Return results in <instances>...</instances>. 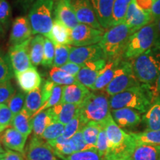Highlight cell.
Returning a JSON list of instances; mask_svg holds the SVG:
<instances>
[{
	"label": "cell",
	"instance_id": "6da1fadb",
	"mask_svg": "<svg viewBox=\"0 0 160 160\" xmlns=\"http://www.w3.org/2000/svg\"><path fill=\"white\" fill-rule=\"evenodd\" d=\"M154 102L151 86L140 83L131 88L110 97L111 111L120 108H131L145 113Z\"/></svg>",
	"mask_w": 160,
	"mask_h": 160
},
{
	"label": "cell",
	"instance_id": "7a4b0ae2",
	"mask_svg": "<svg viewBox=\"0 0 160 160\" xmlns=\"http://www.w3.org/2000/svg\"><path fill=\"white\" fill-rule=\"evenodd\" d=\"M132 34L133 32L125 22L105 31L99 45L102 50L106 60L123 58Z\"/></svg>",
	"mask_w": 160,
	"mask_h": 160
},
{
	"label": "cell",
	"instance_id": "3957f363",
	"mask_svg": "<svg viewBox=\"0 0 160 160\" xmlns=\"http://www.w3.org/2000/svg\"><path fill=\"white\" fill-rule=\"evenodd\" d=\"M109 96L103 93H91L79 105V116L84 125L94 122L103 125L111 115Z\"/></svg>",
	"mask_w": 160,
	"mask_h": 160
},
{
	"label": "cell",
	"instance_id": "277c9868",
	"mask_svg": "<svg viewBox=\"0 0 160 160\" xmlns=\"http://www.w3.org/2000/svg\"><path fill=\"white\" fill-rule=\"evenodd\" d=\"M131 61L134 74L140 83L149 85L155 83L160 73V50L152 48Z\"/></svg>",
	"mask_w": 160,
	"mask_h": 160
},
{
	"label": "cell",
	"instance_id": "5b68a950",
	"mask_svg": "<svg viewBox=\"0 0 160 160\" xmlns=\"http://www.w3.org/2000/svg\"><path fill=\"white\" fill-rule=\"evenodd\" d=\"M102 125L108 140L109 151L105 160L113 158L127 159L128 153L133 145L130 133H125L115 122L112 115L108 118Z\"/></svg>",
	"mask_w": 160,
	"mask_h": 160
},
{
	"label": "cell",
	"instance_id": "8992f818",
	"mask_svg": "<svg viewBox=\"0 0 160 160\" xmlns=\"http://www.w3.org/2000/svg\"><path fill=\"white\" fill-rule=\"evenodd\" d=\"M157 39V22H152L136 31L130 37L123 58L132 60L143 54L155 45Z\"/></svg>",
	"mask_w": 160,
	"mask_h": 160
},
{
	"label": "cell",
	"instance_id": "52a82bcc",
	"mask_svg": "<svg viewBox=\"0 0 160 160\" xmlns=\"http://www.w3.org/2000/svg\"><path fill=\"white\" fill-rule=\"evenodd\" d=\"M53 6L54 0H38L29 10L28 19L33 35L40 34L48 37L53 23Z\"/></svg>",
	"mask_w": 160,
	"mask_h": 160
},
{
	"label": "cell",
	"instance_id": "ba28073f",
	"mask_svg": "<svg viewBox=\"0 0 160 160\" xmlns=\"http://www.w3.org/2000/svg\"><path fill=\"white\" fill-rule=\"evenodd\" d=\"M139 84L140 82L134 74L131 61L122 59L113 79L104 91L109 97H112Z\"/></svg>",
	"mask_w": 160,
	"mask_h": 160
},
{
	"label": "cell",
	"instance_id": "9c48e42d",
	"mask_svg": "<svg viewBox=\"0 0 160 160\" xmlns=\"http://www.w3.org/2000/svg\"><path fill=\"white\" fill-rule=\"evenodd\" d=\"M32 38L22 43L11 45L9 48L8 54L11 60L14 75L33 67L30 58V43Z\"/></svg>",
	"mask_w": 160,
	"mask_h": 160
},
{
	"label": "cell",
	"instance_id": "30bf717a",
	"mask_svg": "<svg viewBox=\"0 0 160 160\" xmlns=\"http://www.w3.org/2000/svg\"><path fill=\"white\" fill-rule=\"evenodd\" d=\"M105 32L80 23L71 30V45L75 47L97 45L102 39Z\"/></svg>",
	"mask_w": 160,
	"mask_h": 160
},
{
	"label": "cell",
	"instance_id": "8fae6325",
	"mask_svg": "<svg viewBox=\"0 0 160 160\" xmlns=\"http://www.w3.org/2000/svg\"><path fill=\"white\" fill-rule=\"evenodd\" d=\"M25 157V160H59L53 148L37 136L30 140Z\"/></svg>",
	"mask_w": 160,
	"mask_h": 160
},
{
	"label": "cell",
	"instance_id": "7c38bea8",
	"mask_svg": "<svg viewBox=\"0 0 160 160\" xmlns=\"http://www.w3.org/2000/svg\"><path fill=\"white\" fill-rule=\"evenodd\" d=\"M79 22L91 26L93 28L105 31L97 19L90 0H68Z\"/></svg>",
	"mask_w": 160,
	"mask_h": 160
},
{
	"label": "cell",
	"instance_id": "4fadbf2b",
	"mask_svg": "<svg viewBox=\"0 0 160 160\" xmlns=\"http://www.w3.org/2000/svg\"><path fill=\"white\" fill-rule=\"evenodd\" d=\"M102 59H105V57L99 44L82 47H71L69 55V62L79 65H84Z\"/></svg>",
	"mask_w": 160,
	"mask_h": 160
},
{
	"label": "cell",
	"instance_id": "5bb4252c",
	"mask_svg": "<svg viewBox=\"0 0 160 160\" xmlns=\"http://www.w3.org/2000/svg\"><path fill=\"white\" fill-rule=\"evenodd\" d=\"M153 20L151 13L140 9L136 4L135 0H132L128 9L125 23L130 28L133 33L152 22Z\"/></svg>",
	"mask_w": 160,
	"mask_h": 160
},
{
	"label": "cell",
	"instance_id": "9a60e30c",
	"mask_svg": "<svg viewBox=\"0 0 160 160\" xmlns=\"http://www.w3.org/2000/svg\"><path fill=\"white\" fill-rule=\"evenodd\" d=\"M106 62L107 60L102 59L84 64L82 68L76 77L77 81L85 86L87 88L92 90L98 76L105 66Z\"/></svg>",
	"mask_w": 160,
	"mask_h": 160
},
{
	"label": "cell",
	"instance_id": "2e32d148",
	"mask_svg": "<svg viewBox=\"0 0 160 160\" xmlns=\"http://www.w3.org/2000/svg\"><path fill=\"white\" fill-rule=\"evenodd\" d=\"M32 29L28 18L19 17L16 18L12 25L9 42L11 45H19L31 39Z\"/></svg>",
	"mask_w": 160,
	"mask_h": 160
},
{
	"label": "cell",
	"instance_id": "e0dca14e",
	"mask_svg": "<svg viewBox=\"0 0 160 160\" xmlns=\"http://www.w3.org/2000/svg\"><path fill=\"white\" fill-rule=\"evenodd\" d=\"M111 115L115 122L123 128L137 127L142 121L141 113L131 108H120L111 111Z\"/></svg>",
	"mask_w": 160,
	"mask_h": 160
},
{
	"label": "cell",
	"instance_id": "ac0fdd59",
	"mask_svg": "<svg viewBox=\"0 0 160 160\" xmlns=\"http://www.w3.org/2000/svg\"><path fill=\"white\" fill-rule=\"evenodd\" d=\"M53 9L54 18L61 21L69 29H73L79 25V21L68 0H55Z\"/></svg>",
	"mask_w": 160,
	"mask_h": 160
},
{
	"label": "cell",
	"instance_id": "d6986e66",
	"mask_svg": "<svg viewBox=\"0 0 160 160\" xmlns=\"http://www.w3.org/2000/svg\"><path fill=\"white\" fill-rule=\"evenodd\" d=\"M93 11L102 28L107 31L111 28L112 13L114 0H90Z\"/></svg>",
	"mask_w": 160,
	"mask_h": 160
},
{
	"label": "cell",
	"instance_id": "ffe728a7",
	"mask_svg": "<svg viewBox=\"0 0 160 160\" xmlns=\"http://www.w3.org/2000/svg\"><path fill=\"white\" fill-rule=\"evenodd\" d=\"M28 137L24 136L13 128H8L0 134V141L7 149L19 152H24Z\"/></svg>",
	"mask_w": 160,
	"mask_h": 160
},
{
	"label": "cell",
	"instance_id": "44dd1931",
	"mask_svg": "<svg viewBox=\"0 0 160 160\" xmlns=\"http://www.w3.org/2000/svg\"><path fill=\"white\" fill-rule=\"evenodd\" d=\"M91 92L85 86L78 82L73 85H65L62 89V96L60 103H70L81 105Z\"/></svg>",
	"mask_w": 160,
	"mask_h": 160
},
{
	"label": "cell",
	"instance_id": "7402d4cb",
	"mask_svg": "<svg viewBox=\"0 0 160 160\" xmlns=\"http://www.w3.org/2000/svg\"><path fill=\"white\" fill-rule=\"evenodd\" d=\"M128 160H160V145H133L128 153Z\"/></svg>",
	"mask_w": 160,
	"mask_h": 160
},
{
	"label": "cell",
	"instance_id": "603a6c76",
	"mask_svg": "<svg viewBox=\"0 0 160 160\" xmlns=\"http://www.w3.org/2000/svg\"><path fill=\"white\" fill-rule=\"evenodd\" d=\"M19 88L24 92H31L40 88L42 77L35 67L26 70L25 71L15 74Z\"/></svg>",
	"mask_w": 160,
	"mask_h": 160
},
{
	"label": "cell",
	"instance_id": "cb8c5ba5",
	"mask_svg": "<svg viewBox=\"0 0 160 160\" xmlns=\"http://www.w3.org/2000/svg\"><path fill=\"white\" fill-rule=\"evenodd\" d=\"M122 58L112 59L107 60V62L104 68L102 70L98 76L96 82L93 85L92 91H102L106 88L114 77L116 71Z\"/></svg>",
	"mask_w": 160,
	"mask_h": 160
},
{
	"label": "cell",
	"instance_id": "d4e9b609",
	"mask_svg": "<svg viewBox=\"0 0 160 160\" xmlns=\"http://www.w3.org/2000/svg\"><path fill=\"white\" fill-rule=\"evenodd\" d=\"M56 122L67 125L79 113V105L70 103H59L51 108Z\"/></svg>",
	"mask_w": 160,
	"mask_h": 160
},
{
	"label": "cell",
	"instance_id": "484cf974",
	"mask_svg": "<svg viewBox=\"0 0 160 160\" xmlns=\"http://www.w3.org/2000/svg\"><path fill=\"white\" fill-rule=\"evenodd\" d=\"M48 38L51 40L54 45H71V30L57 18H54L53 27Z\"/></svg>",
	"mask_w": 160,
	"mask_h": 160
},
{
	"label": "cell",
	"instance_id": "4316f807",
	"mask_svg": "<svg viewBox=\"0 0 160 160\" xmlns=\"http://www.w3.org/2000/svg\"><path fill=\"white\" fill-rule=\"evenodd\" d=\"M55 122V118L51 108L40 112L34 116L32 119V130L34 136L41 137L45 130Z\"/></svg>",
	"mask_w": 160,
	"mask_h": 160
},
{
	"label": "cell",
	"instance_id": "83f0119b",
	"mask_svg": "<svg viewBox=\"0 0 160 160\" xmlns=\"http://www.w3.org/2000/svg\"><path fill=\"white\" fill-rule=\"evenodd\" d=\"M142 122L148 131L160 130V98L153 102L142 117Z\"/></svg>",
	"mask_w": 160,
	"mask_h": 160
},
{
	"label": "cell",
	"instance_id": "f1b7e54d",
	"mask_svg": "<svg viewBox=\"0 0 160 160\" xmlns=\"http://www.w3.org/2000/svg\"><path fill=\"white\" fill-rule=\"evenodd\" d=\"M12 128L17 130L28 137L31 134L32 130V117L25 108L22 110L17 115L13 117L11 123Z\"/></svg>",
	"mask_w": 160,
	"mask_h": 160
},
{
	"label": "cell",
	"instance_id": "f546056e",
	"mask_svg": "<svg viewBox=\"0 0 160 160\" xmlns=\"http://www.w3.org/2000/svg\"><path fill=\"white\" fill-rule=\"evenodd\" d=\"M44 41L42 35L37 34L32 38L30 43V58L33 66L41 65L44 54Z\"/></svg>",
	"mask_w": 160,
	"mask_h": 160
},
{
	"label": "cell",
	"instance_id": "4dcf8cb0",
	"mask_svg": "<svg viewBox=\"0 0 160 160\" xmlns=\"http://www.w3.org/2000/svg\"><path fill=\"white\" fill-rule=\"evenodd\" d=\"M133 145H160L159 131H146L139 133H130Z\"/></svg>",
	"mask_w": 160,
	"mask_h": 160
},
{
	"label": "cell",
	"instance_id": "1f68e13d",
	"mask_svg": "<svg viewBox=\"0 0 160 160\" xmlns=\"http://www.w3.org/2000/svg\"><path fill=\"white\" fill-rule=\"evenodd\" d=\"M43 105L42 88L33 90L28 93L25 97V108L33 118V115L39 111Z\"/></svg>",
	"mask_w": 160,
	"mask_h": 160
},
{
	"label": "cell",
	"instance_id": "d6a6232c",
	"mask_svg": "<svg viewBox=\"0 0 160 160\" xmlns=\"http://www.w3.org/2000/svg\"><path fill=\"white\" fill-rule=\"evenodd\" d=\"M132 0H114L111 27L125 22L128 9Z\"/></svg>",
	"mask_w": 160,
	"mask_h": 160
},
{
	"label": "cell",
	"instance_id": "836d02e7",
	"mask_svg": "<svg viewBox=\"0 0 160 160\" xmlns=\"http://www.w3.org/2000/svg\"><path fill=\"white\" fill-rule=\"evenodd\" d=\"M49 79L59 85H70L77 83V78L62 71L60 68L53 67L49 71Z\"/></svg>",
	"mask_w": 160,
	"mask_h": 160
},
{
	"label": "cell",
	"instance_id": "e575fe53",
	"mask_svg": "<svg viewBox=\"0 0 160 160\" xmlns=\"http://www.w3.org/2000/svg\"><path fill=\"white\" fill-rule=\"evenodd\" d=\"M102 127V125L101 124L94 122H90L86 124L82 130L84 139L90 148H96L98 136H99Z\"/></svg>",
	"mask_w": 160,
	"mask_h": 160
},
{
	"label": "cell",
	"instance_id": "d590c367",
	"mask_svg": "<svg viewBox=\"0 0 160 160\" xmlns=\"http://www.w3.org/2000/svg\"><path fill=\"white\" fill-rule=\"evenodd\" d=\"M54 150L55 154L59 158L62 156H70L73 153L69 139H65L62 136H60L53 141L47 142Z\"/></svg>",
	"mask_w": 160,
	"mask_h": 160
},
{
	"label": "cell",
	"instance_id": "8d00e7d4",
	"mask_svg": "<svg viewBox=\"0 0 160 160\" xmlns=\"http://www.w3.org/2000/svg\"><path fill=\"white\" fill-rule=\"evenodd\" d=\"M59 158L63 160H105L99 154L96 148L75 152L70 156H62Z\"/></svg>",
	"mask_w": 160,
	"mask_h": 160
},
{
	"label": "cell",
	"instance_id": "74e56055",
	"mask_svg": "<svg viewBox=\"0 0 160 160\" xmlns=\"http://www.w3.org/2000/svg\"><path fill=\"white\" fill-rule=\"evenodd\" d=\"M14 74L8 53L0 50V82L11 81Z\"/></svg>",
	"mask_w": 160,
	"mask_h": 160
},
{
	"label": "cell",
	"instance_id": "f35d334b",
	"mask_svg": "<svg viewBox=\"0 0 160 160\" xmlns=\"http://www.w3.org/2000/svg\"><path fill=\"white\" fill-rule=\"evenodd\" d=\"M71 46L70 45H55V57L53 67L61 68L69 61V55Z\"/></svg>",
	"mask_w": 160,
	"mask_h": 160
},
{
	"label": "cell",
	"instance_id": "ab89813d",
	"mask_svg": "<svg viewBox=\"0 0 160 160\" xmlns=\"http://www.w3.org/2000/svg\"><path fill=\"white\" fill-rule=\"evenodd\" d=\"M62 89H63V87H62L61 85H57V84H56L54 88H53V91H52L51 97L49 98V99L48 100V101L46 102L44 104L41 108H40L39 111H38L37 113L33 115V117L38 114V113H40V112L44 111H45V110H48L49 108H51L54 107V106L61 102L62 96ZM32 119H33V118H32Z\"/></svg>",
	"mask_w": 160,
	"mask_h": 160
},
{
	"label": "cell",
	"instance_id": "60d3db41",
	"mask_svg": "<svg viewBox=\"0 0 160 160\" xmlns=\"http://www.w3.org/2000/svg\"><path fill=\"white\" fill-rule=\"evenodd\" d=\"M25 93L22 92H17L12 96L11 99L6 103L13 113V117L21 112L25 107Z\"/></svg>",
	"mask_w": 160,
	"mask_h": 160
},
{
	"label": "cell",
	"instance_id": "b9f144b4",
	"mask_svg": "<svg viewBox=\"0 0 160 160\" xmlns=\"http://www.w3.org/2000/svg\"><path fill=\"white\" fill-rule=\"evenodd\" d=\"M64 129H65V125L59 122H55L45 130L41 138L47 142L53 141L62 135Z\"/></svg>",
	"mask_w": 160,
	"mask_h": 160
},
{
	"label": "cell",
	"instance_id": "7bdbcfd3",
	"mask_svg": "<svg viewBox=\"0 0 160 160\" xmlns=\"http://www.w3.org/2000/svg\"><path fill=\"white\" fill-rule=\"evenodd\" d=\"M55 57V45L48 38L45 37L44 41V54L42 61V65L44 67H51L53 66Z\"/></svg>",
	"mask_w": 160,
	"mask_h": 160
},
{
	"label": "cell",
	"instance_id": "ee69618b",
	"mask_svg": "<svg viewBox=\"0 0 160 160\" xmlns=\"http://www.w3.org/2000/svg\"><path fill=\"white\" fill-rule=\"evenodd\" d=\"M84 126H85V125H84L82 122L79 116L78 115L74 118V119H72L70 122L65 125V129H64L63 133L62 136L65 139H70L73 135L76 134L78 131L82 130Z\"/></svg>",
	"mask_w": 160,
	"mask_h": 160
},
{
	"label": "cell",
	"instance_id": "f6af8a7d",
	"mask_svg": "<svg viewBox=\"0 0 160 160\" xmlns=\"http://www.w3.org/2000/svg\"><path fill=\"white\" fill-rule=\"evenodd\" d=\"M13 119L12 112L6 104H0V133L11 125Z\"/></svg>",
	"mask_w": 160,
	"mask_h": 160
},
{
	"label": "cell",
	"instance_id": "bcb514c9",
	"mask_svg": "<svg viewBox=\"0 0 160 160\" xmlns=\"http://www.w3.org/2000/svg\"><path fill=\"white\" fill-rule=\"evenodd\" d=\"M96 148L99 152L100 155L104 159H106L108 154V140L107 134H106V131L105 128L102 127L100 130L99 136H98V139L97 142V145H96Z\"/></svg>",
	"mask_w": 160,
	"mask_h": 160
},
{
	"label": "cell",
	"instance_id": "7dc6e473",
	"mask_svg": "<svg viewBox=\"0 0 160 160\" xmlns=\"http://www.w3.org/2000/svg\"><path fill=\"white\" fill-rule=\"evenodd\" d=\"M70 145H71L72 149H73V153L75 152L82 151L88 150L89 148H90L88 145L85 142V139H84L82 131H78L76 134H74L72 137L71 139H69Z\"/></svg>",
	"mask_w": 160,
	"mask_h": 160
},
{
	"label": "cell",
	"instance_id": "c3c4849f",
	"mask_svg": "<svg viewBox=\"0 0 160 160\" xmlns=\"http://www.w3.org/2000/svg\"><path fill=\"white\" fill-rule=\"evenodd\" d=\"M11 17V8L7 0H0V22L5 29L8 28Z\"/></svg>",
	"mask_w": 160,
	"mask_h": 160
},
{
	"label": "cell",
	"instance_id": "681fc988",
	"mask_svg": "<svg viewBox=\"0 0 160 160\" xmlns=\"http://www.w3.org/2000/svg\"><path fill=\"white\" fill-rule=\"evenodd\" d=\"M15 93V88L11 81L0 82V104H6Z\"/></svg>",
	"mask_w": 160,
	"mask_h": 160
},
{
	"label": "cell",
	"instance_id": "f907efd6",
	"mask_svg": "<svg viewBox=\"0 0 160 160\" xmlns=\"http://www.w3.org/2000/svg\"><path fill=\"white\" fill-rule=\"evenodd\" d=\"M55 85L56 84L54 82H53L52 81H51V80H47V81L45 82V84H44L42 88L43 105L49 99Z\"/></svg>",
	"mask_w": 160,
	"mask_h": 160
},
{
	"label": "cell",
	"instance_id": "816d5d0a",
	"mask_svg": "<svg viewBox=\"0 0 160 160\" xmlns=\"http://www.w3.org/2000/svg\"><path fill=\"white\" fill-rule=\"evenodd\" d=\"M83 65H79V64H76L73 62H68V63H66L65 65H63L62 67H61V68L62 71H64L66 73H69L70 75L73 76V77H77L80 70L82 68Z\"/></svg>",
	"mask_w": 160,
	"mask_h": 160
},
{
	"label": "cell",
	"instance_id": "f5cc1de1",
	"mask_svg": "<svg viewBox=\"0 0 160 160\" xmlns=\"http://www.w3.org/2000/svg\"><path fill=\"white\" fill-rule=\"evenodd\" d=\"M2 160H25V157L22 153L7 149Z\"/></svg>",
	"mask_w": 160,
	"mask_h": 160
},
{
	"label": "cell",
	"instance_id": "db71d44e",
	"mask_svg": "<svg viewBox=\"0 0 160 160\" xmlns=\"http://www.w3.org/2000/svg\"><path fill=\"white\" fill-rule=\"evenodd\" d=\"M154 1L155 0H135V2L140 9L145 12L151 13V9Z\"/></svg>",
	"mask_w": 160,
	"mask_h": 160
},
{
	"label": "cell",
	"instance_id": "11a10c76",
	"mask_svg": "<svg viewBox=\"0 0 160 160\" xmlns=\"http://www.w3.org/2000/svg\"><path fill=\"white\" fill-rule=\"evenodd\" d=\"M151 14L154 20L160 18V0H155L151 9Z\"/></svg>",
	"mask_w": 160,
	"mask_h": 160
},
{
	"label": "cell",
	"instance_id": "9f6ffc18",
	"mask_svg": "<svg viewBox=\"0 0 160 160\" xmlns=\"http://www.w3.org/2000/svg\"><path fill=\"white\" fill-rule=\"evenodd\" d=\"M152 91H153V96H154V101L158 98H160V73L158 77L157 81L153 85H151Z\"/></svg>",
	"mask_w": 160,
	"mask_h": 160
},
{
	"label": "cell",
	"instance_id": "6f0895ef",
	"mask_svg": "<svg viewBox=\"0 0 160 160\" xmlns=\"http://www.w3.org/2000/svg\"><path fill=\"white\" fill-rule=\"evenodd\" d=\"M38 0H17V2L21 5L24 11H27V10H30L31 8L33 6L36 2Z\"/></svg>",
	"mask_w": 160,
	"mask_h": 160
},
{
	"label": "cell",
	"instance_id": "680465c9",
	"mask_svg": "<svg viewBox=\"0 0 160 160\" xmlns=\"http://www.w3.org/2000/svg\"><path fill=\"white\" fill-rule=\"evenodd\" d=\"M157 22V39H156L155 45L153 48L155 49L160 50V18L155 20Z\"/></svg>",
	"mask_w": 160,
	"mask_h": 160
},
{
	"label": "cell",
	"instance_id": "91938a15",
	"mask_svg": "<svg viewBox=\"0 0 160 160\" xmlns=\"http://www.w3.org/2000/svg\"><path fill=\"white\" fill-rule=\"evenodd\" d=\"M5 28H3V26L2 25L1 22H0V37H2L5 34Z\"/></svg>",
	"mask_w": 160,
	"mask_h": 160
},
{
	"label": "cell",
	"instance_id": "94428289",
	"mask_svg": "<svg viewBox=\"0 0 160 160\" xmlns=\"http://www.w3.org/2000/svg\"><path fill=\"white\" fill-rule=\"evenodd\" d=\"M0 153H5V150L3 149L2 145V142H1V141H0Z\"/></svg>",
	"mask_w": 160,
	"mask_h": 160
},
{
	"label": "cell",
	"instance_id": "6125c7cd",
	"mask_svg": "<svg viewBox=\"0 0 160 160\" xmlns=\"http://www.w3.org/2000/svg\"><path fill=\"white\" fill-rule=\"evenodd\" d=\"M109 160H128V159H125V158H113V159H111Z\"/></svg>",
	"mask_w": 160,
	"mask_h": 160
},
{
	"label": "cell",
	"instance_id": "be15d7a7",
	"mask_svg": "<svg viewBox=\"0 0 160 160\" xmlns=\"http://www.w3.org/2000/svg\"><path fill=\"white\" fill-rule=\"evenodd\" d=\"M4 157H5V153H0V160L3 159Z\"/></svg>",
	"mask_w": 160,
	"mask_h": 160
},
{
	"label": "cell",
	"instance_id": "e7e4bbea",
	"mask_svg": "<svg viewBox=\"0 0 160 160\" xmlns=\"http://www.w3.org/2000/svg\"></svg>",
	"mask_w": 160,
	"mask_h": 160
}]
</instances>
